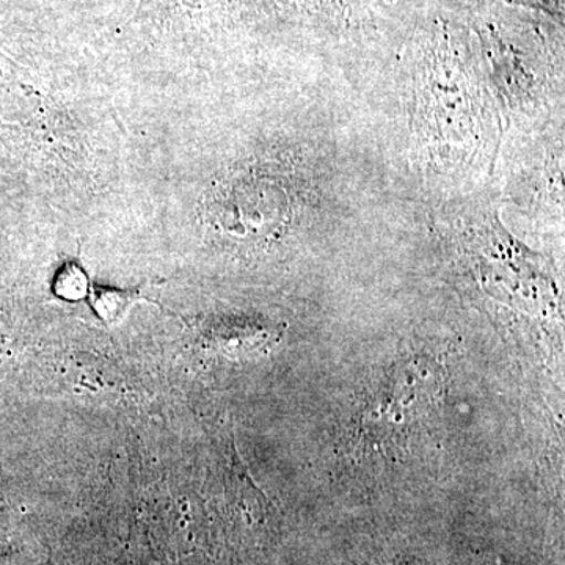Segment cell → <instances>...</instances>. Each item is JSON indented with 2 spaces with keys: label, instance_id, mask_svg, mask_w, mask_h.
<instances>
[{
  "label": "cell",
  "instance_id": "6da1fadb",
  "mask_svg": "<svg viewBox=\"0 0 565 565\" xmlns=\"http://www.w3.org/2000/svg\"><path fill=\"white\" fill-rule=\"evenodd\" d=\"M136 302V294L125 289L96 288L90 296L93 310L109 326L122 321Z\"/></svg>",
  "mask_w": 565,
  "mask_h": 565
},
{
  "label": "cell",
  "instance_id": "7a4b0ae2",
  "mask_svg": "<svg viewBox=\"0 0 565 565\" xmlns=\"http://www.w3.org/2000/svg\"><path fill=\"white\" fill-rule=\"evenodd\" d=\"M52 291L66 302H79L90 292L88 277L76 263H65L55 274Z\"/></svg>",
  "mask_w": 565,
  "mask_h": 565
}]
</instances>
